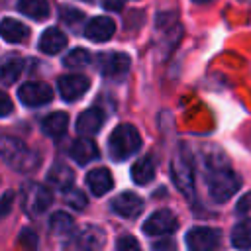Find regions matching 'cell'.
<instances>
[{
  "label": "cell",
  "mask_w": 251,
  "mask_h": 251,
  "mask_svg": "<svg viewBox=\"0 0 251 251\" xmlns=\"http://www.w3.org/2000/svg\"><path fill=\"white\" fill-rule=\"evenodd\" d=\"M67 126H69V116L65 112H53L41 122V129L49 137H61L67 131Z\"/></svg>",
  "instance_id": "obj_20"
},
{
  "label": "cell",
  "mask_w": 251,
  "mask_h": 251,
  "mask_svg": "<svg viewBox=\"0 0 251 251\" xmlns=\"http://www.w3.org/2000/svg\"><path fill=\"white\" fill-rule=\"evenodd\" d=\"M65 45H67V35L59 27H47L39 37V49L47 55H55L63 51Z\"/></svg>",
  "instance_id": "obj_17"
},
{
  "label": "cell",
  "mask_w": 251,
  "mask_h": 251,
  "mask_svg": "<svg viewBox=\"0 0 251 251\" xmlns=\"http://www.w3.org/2000/svg\"><path fill=\"white\" fill-rule=\"evenodd\" d=\"M116 251H141V247L133 235H120L116 241Z\"/></svg>",
  "instance_id": "obj_29"
},
{
  "label": "cell",
  "mask_w": 251,
  "mask_h": 251,
  "mask_svg": "<svg viewBox=\"0 0 251 251\" xmlns=\"http://www.w3.org/2000/svg\"><path fill=\"white\" fill-rule=\"evenodd\" d=\"M18 10L31 20H45L49 16V2L47 0H20Z\"/></svg>",
  "instance_id": "obj_24"
},
{
  "label": "cell",
  "mask_w": 251,
  "mask_h": 251,
  "mask_svg": "<svg viewBox=\"0 0 251 251\" xmlns=\"http://www.w3.org/2000/svg\"><path fill=\"white\" fill-rule=\"evenodd\" d=\"M222 243V233L216 227H192L186 233V245L190 251H216Z\"/></svg>",
  "instance_id": "obj_5"
},
{
  "label": "cell",
  "mask_w": 251,
  "mask_h": 251,
  "mask_svg": "<svg viewBox=\"0 0 251 251\" xmlns=\"http://www.w3.org/2000/svg\"><path fill=\"white\" fill-rule=\"evenodd\" d=\"M51 202H53V194L43 184H29L24 190V210L31 216H39L47 212Z\"/></svg>",
  "instance_id": "obj_6"
},
{
  "label": "cell",
  "mask_w": 251,
  "mask_h": 251,
  "mask_svg": "<svg viewBox=\"0 0 251 251\" xmlns=\"http://www.w3.org/2000/svg\"><path fill=\"white\" fill-rule=\"evenodd\" d=\"M12 200H14V194H12V192H6V194L0 198V216H6V214L10 212Z\"/></svg>",
  "instance_id": "obj_33"
},
{
  "label": "cell",
  "mask_w": 251,
  "mask_h": 251,
  "mask_svg": "<svg viewBox=\"0 0 251 251\" xmlns=\"http://www.w3.org/2000/svg\"><path fill=\"white\" fill-rule=\"evenodd\" d=\"M57 88L65 102H75L90 88V80L84 75H65L57 80Z\"/></svg>",
  "instance_id": "obj_10"
},
{
  "label": "cell",
  "mask_w": 251,
  "mask_h": 251,
  "mask_svg": "<svg viewBox=\"0 0 251 251\" xmlns=\"http://www.w3.org/2000/svg\"><path fill=\"white\" fill-rule=\"evenodd\" d=\"M12 110H14V104H12L10 96H8L6 92H2V90H0V118L10 116V114H12Z\"/></svg>",
  "instance_id": "obj_31"
},
{
  "label": "cell",
  "mask_w": 251,
  "mask_h": 251,
  "mask_svg": "<svg viewBox=\"0 0 251 251\" xmlns=\"http://www.w3.org/2000/svg\"><path fill=\"white\" fill-rule=\"evenodd\" d=\"M0 157L18 173H31L39 165L37 153H33L24 141L12 135H0Z\"/></svg>",
  "instance_id": "obj_1"
},
{
  "label": "cell",
  "mask_w": 251,
  "mask_h": 251,
  "mask_svg": "<svg viewBox=\"0 0 251 251\" xmlns=\"http://www.w3.org/2000/svg\"><path fill=\"white\" fill-rule=\"evenodd\" d=\"M151 251H176V243L171 237H163L151 245Z\"/></svg>",
  "instance_id": "obj_30"
},
{
  "label": "cell",
  "mask_w": 251,
  "mask_h": 251,
  "mask_svg": "<svg viewBox=\"0 0 251 251\" xmlns=\"http://www.w3.org/2000/svg\"><path fill=\"white\" fill-rule=\"evenodd\" d=\"M153 176H155V161H153V157L147 155V157H141L139 161L133 163L131 178H133L135 184H147V182L153 180Z\"/></svg>",
  "instance_id": "obj_21"
},
{
  "label": "cell",
  "mask_w": 251,
  "mask_h": 251,
  "mask_svg": "<svg viewBox=\"0 0 251 251\" xmlns=\"http://www.w3.org/2000/svg\"><path fill=\"white\" fill-rule=\"evenodd\" d=\"M65 202L75 210H82L86 206V196L76 188H69L65 190Z\"/></svg>",
  "instance_id": "obj_28"
},
{
  "label": "cell",
  "mask_w": 251,
  "mask_h": 251,
  "mask_svg": "<svg viewBox=\"0 0 251 251\" xmlns=\"http://www.w3.org/2000/svg\"><path fill=\"white\" fill-rule=\"evenodd\" d=\"M239 186H241V176L227 167H214L212 173L208 175V192L216 202L229 200L239 190Z\"/></svg>",
  "instance_id": "obj_3"
},
{
  "label": "cell",
  "mask_w": 251,
  "mask_h": 251,
  "mask_svg": "<svg viewBox=\"0 0 251 251\" xmlns=\"http://www.w3.org/2000/svg\"><path fill=\"white\" fill-rule=\"evenodd\" d=\"M49 227L55 235H71L75 231V220L67 212H55L49 220Z\"/></svg>",
  "instance_id": "obj_25"
},
{
  "label": "cell",
  "mask_w": 251,
  "mask_h": 251,
  "mask_svg": "<svg viewBox=\"0 0 251 251\" xmlns=\"http://www.w3.org/2000/svg\"><path fill=\"white\" fill-rule=\"evenodd\" d=\"M65 67H69V69H80V67H86L88 63H90V55H88V51H84V49H73L67 57H65Z\"/></svg>",
  "instance_id": "obj_26"
},
{
  "label": "cell",
  "mask_w": 251,
  "mask_h": 251,
  "mask_svg": "<svg viewBox=\"0 0 251 251\" xmlns=\"http://www.w3.org/2000/svg\"><path fill=\"white\" fill-rule=\"evenodd\" d=\"M18 243L22 245L24 251H35L37 249V233L31 227H25V229H22Z\"/></svg>",
  "instance_id": "obj_27"
},
{
  "label": "cell",
  "mask_w": 251,
  "mask_h": 251,
  "mask_svg": "<svg viewBox=\"0 0 251 251\" xmlns=\"http://www.w3.org/2000/svg\"><path fill=\"white\" fill-rule=\"evenodd\" d=\"M71 157L78 163V165H86L90 161H94L98 157V147L92 139L88 137H80L71 145Z\"/></svg>",
  "instance_id": "obj_18"
},
{
  "label": "cell",
  "mask_w": 251,
  "mask_h": 251,
  "mask_svg": "<svg viewBox=\"0 0 251 251\" xmlns=\"http://www.w3.org/2000/svg\"><path fill=\"white\" fill-rule=\"evenodd\" d=\"M18 96H20L22 104H25L29 108H35V106H43V104L51 102L53 90L45 82H25V84L20 86Z\"/></svg>",
  "instance_id": "obj_9"
},
{
  "label": "cell",
  "mask_w": 251,
  "mask_h": 251,
  "mask_svg": "<svg viewBox=\"0 0 251 251\" xmlns=\"http://www.w3.org/2000/svg\"><path fill=\"white\" fill-rule=\"evenodd\" d=\"M249 208H251V192L245 194V196L237 202V212H247Z\"/></svg>",
  "instance_id": "obj_35"
},
{
  "label": "cell",
  "mask_w": 251,
  "mask_h": 251,
  "mask_svg": "<svg viewBox=\"0 0 251 251\" xmlns=\"http://www.w3.org/2000/svg\"><path fill=\"white\" fill-rule=\"evenodd\" d=\"M114 29H116V25H114L112 18H108V16H96V18H92L86 24L84 35H86V39H90L94 43H104V41H108L114 35Z\"/></svg>",
  "instance_id": "obj_11"
},
{
  "label": "cell",
  "mask_w": 251,
  "mask_h": 251,
  "mask_svg": "<svg viewBox=\"0 0 251 251\" xmlns=\"http://www.w3.org/2000/svg\"><path fill=\"white\" fill-rule=\"evenodd\" d=\"M192 2H196V4H210V2H214V0H192Z\"/></svg>",
  "instance_id": "obj_36"
},
{
  "label": "cell",
  "mask_w": 251,
  "mask_h": 251,
  "mask_svg": "<svg viewBox=\"0 0 251 251\" xmlns=\"http://www.w3.org/2000/svg\"><path fill=\"white\" fill-rule=\"evenodd\" d=\"M178 227V220L171 210H157L143 222L147 235H169Z\"/></svg>",
  "instance_id": "obj_8"
},
{
  "label": "cell",
  "mask_w": 251,
  "mask_h": 251,
  "mask_svg": "<svg viewBox=\"0 0 251 251\" xmlns=\"http://www.w3.org/2000/svg\"><path fill=\"white\" fill-rule=\"evenodd\" d=\"M112 210L122 218H137L143 210V200L135 192H122L112 200Z\"/></svg>",
  "instance_id": "obj_12"
},
{
  "label": "cell",
  "mask_w": 251,
  "mask_h": 251,
  "mask_svg": "<svg viewBox=\"0 0 251 251\" xmlns=\"http://www.w3.org/2000/svg\"><path fill=\"white\" fill-rule=\"evenodd\" d=\"M104 126V112L100 108H88L76 118V131L84 137L94 135Z\"/></svg>",
  "instance_id": "obj_14"
},
{
  "label": "cell",
  "mask_w": 251,
  "mask_h": 251,
  "mask_svg": "<svg viewBox=\"0 0 251 251\" xmlns=\"http://www.w3.org/2000/svg\"><path fill=\"white\" fill-rule=\"evenodd\" d=\"M0 37L8 43H24L29 37V29L14 18H4L0 22Z\"/></svg>",
  "instance_id": "obj_16"
},
{
  "label": "cell",
  "mask_w": 251,
  "mask_h": 251,
  "mask_svg": "<svg viewBox=\"0 0 251 251\" xmlns=\"http://www.w3.org/2000/svg\"><path fill=\"white\" fill-rule=\"evenodd\" d=\"M124 4H126V0H102V6L110 12H120L124 8Z\"/></svg>",
  "instance_id": "obj_34"
},
{
  "label": "cell",
  "mask_w": 251,
  "mask_h": 251,
  "mask_svg": "<svg viewBox=\"0 0 251 251\" xmlns=\"http://www.w3.org/2000/svg\"><path fill=\"white\" fill-rule=\"evenodd\" d=\"M231 243L239 251L251 249V218H245L235 224V227L231 231Z\"/></svg>",
  "instance_id": "obj_22"
},
{
  "label": "cell",
  "mask_w": 251,
  "mask_h": 251,
  "mask_svg": "<svg viewBox=\"0 0 251 251\" xmlns=\"http://www.w3.org/2000/svg\"><path fill=\"white\" fill-rule=\"evenodd\" d=\"M24 71V61L20 57H6L0 61V82L2 84H12L20 73Z\"/></svg>",
  "instance_id": "obj_23"
},
{
  "label": "cell",
  "mask_w": 251,
  "mask_h": 251,
  "mask_svg": "<svg viewBox=\"0 0 251 251\" xmlns=\"http://www.w3.org/2000/svg\"><path fill=\"white\" fill-rule=\"evenodd\" d=\"M106 243V233L100 226H82L75 229L67 241V251H100Z\"/></svg>",
  "instance_id": "obj_4"
},
{
  "label": "cell",
  "mask_w": 251,
  "mask_h": 251,
  "mask_svg": "<svg viewBox=\"0 0 251 251\" xmlns=\"http://www.w3.org/2000/svg\"><path fill=\"white\" fill-rule=\"evenodd\" d=\"M141 147V135L131 124H120L114 127L108 139V151L114 161H126Z\"/></svg>",
  "instance_id": "obj_2"
},
{
  "label": "cell",
  "mask_w": 251,
  "mask_h": 251,
  "mask_svg": "<svg viewBox=\"0 0 251 251\" xmlns=\"http://www.w3.org/2000/svg\"><path fill=\"white\" fill-rule=\"evenodd\" d=\"M61 18H63L65 22H69V24H76V22L82 20V12L71 10V8H63V10H61Z\"/></svg>",
  "instance_id": "obj_32"
},
{
  "label": "cell",
  "mask_w": 251,
  "mask_h": 251,
  "mask_svg": "<svg viewBox=\"0 0 251 251\" xmlns=\"http://www.w3.org/2000/svg\"><path fill=\"white\" fill-rule=\"evenodd\" d=\"M47 180H49V184H53L59 190H69L73 186L75 173L63 163H55L47 173Z\"/></svg>",
  "instance_id": "obj_19"
},
{
  "label": "cell",
  "mask_w": 251,
  "mask_h": 251,
  "mask_svg": "<svg viewBox=\"0 0 251 251\" xmlns=\"http://www.w3.org/2000/svg\"><path fill=\"white\" fill-rule=\"evenodd\" d=\"M100 71L104 76L122 78L129 71V57L124 53H110L100 59Z\"/></svg>",
  "instance_id": "obj_13"
},
{
  "label": "cell",
  "mask_w": 251,
  "mask_h": 251,
  "mask_svg": "<svg viewBox=\"0 0 251 251\" xmlns=\"http://www.w3.org/2000/svg\"><path fill=\"white\" fill-rule=\"evenodd\" d=\"M171 175H173V180L175 184L178 186V190L184 194V196H192L194 192V175H192V165H190V159L186 155H176L173 159V165H171Z\"/></svg>",
  "instance_id": "obj_7"
},
{
  "label": "cell",
  "mask_w": 251,
  "mask_h": 251,
  "mask_svg": "<svg viewBox=\"0 0 251 251\" xmlns=\"http://www.w3.org/2000/svg\"><path fill=\"white\" fill-rule=\"evenodd\" d=\"M86 186L90 188V192L94 196H104L114 186V178H112V175H110L108 169L98 167V169L88 171V175H86Z\"/></svg>",
  "instance_id": "obj_15"
}]
</instances>
